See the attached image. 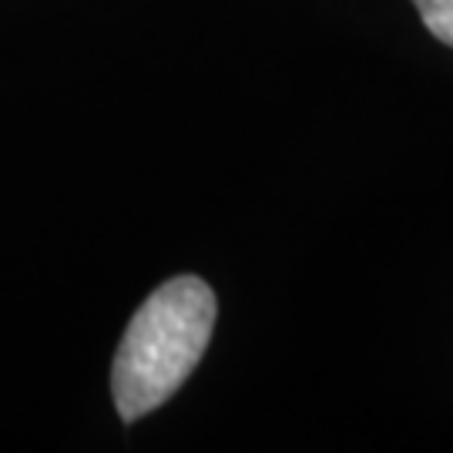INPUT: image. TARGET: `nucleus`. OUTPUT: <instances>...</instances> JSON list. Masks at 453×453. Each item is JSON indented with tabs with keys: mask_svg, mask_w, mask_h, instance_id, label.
<instances>
[{
	"mask_svg": "<svg viewBox=\"0 0 453 453\" xmlns=\"http://www.w3.org/2000/svg\"><path fill=\"white\" fill-rule=\"evenodd\" d=\"M215 316V292L198 275H175L148 296L114 353L111 393L121 420H142L179 393L209 349Z\"/></svg>",
	"mask_w": 453,
	"mask_h": 453,
	"instance_id": "1",
	"label": "nucleus"
},
{
	"mask_svg": "<svg viewBox=\"0 0 453 453\" xmlns=\"http://www.w3.org/2000/svg\"><path fill=\"white\" fill-rule=\"evenodd\" d=\"M420 20L426 24V31L437 41H443L447 48H453V0H413Z\"/></svg>",
	"mask_w": 453,
	"mask_h": 453,
	"instance_id": "2",
	"label": "nucleus"
}]
</instances>
